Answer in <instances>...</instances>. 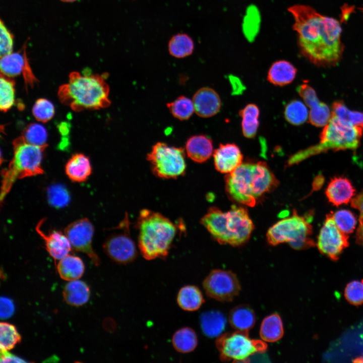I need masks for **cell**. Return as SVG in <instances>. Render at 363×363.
<instances>
[{"instance_id":"6da1fadb","label":"cell","mask_w":363,"mask_h":363,"mask_svg":"<svg viewBox=\"0 0 363 363\" xmlns=\"http://www.w3.org/2000/svg\"><path fill=\"white\" fill-rule=\"evenodd\" d=\"M288 10L294 18L293 28L297 34L302 54L318 66L338 63L344 50L339 22L309 6L295 5Z\"/></svg>"},{"instance_id":"7a4b0ae2","label":"cell","mask_w":363,"mask_h":363,"mask_svg":"<svg viewBox=\"0 0 363 363\" xmlns=\"http://www.w3.org/2000/svg\"><path fill=\"white\" fill-rule=\"evenodd\" d=\"M225 190L234 202L254 206L258 199L274 190L278 180L266 163H245L225 176Z\"/></svg>"},{"instance_id":"3957f363","label":"cell","mask_w":363,"mask_h":363,"mask_svg":"<svg viewBox=\"0 0 363 363\" xmlns=\"http://www.w3.org/2000/svg\"><path fill=\"white\" fill-rule=\"evenodd\" d=\"M67 83L61 85L57 95L60 102L75 111L104 108L110 105L109 87L99 74L71 73Z\"/></svg>"},{"instance_id":"277c9868","label":"cell","mask_w":363,"mask_h":363,"mask_svg":"<svg viewBox=\"0 0 363 363\" xmlns=\"http://www.w3.org/2000/svg\"><path fill=\"white\" fill-rule=\"evenodd\" d=\"M201 223L219 244L232 246L246 243L254 228L247 210L234 205L225 212L217 207H211L201 218Z\"/></svg>"},{"instance_id":"5b68a950","label":"cell","mask_w":363,"mask_h":363,"mask_svg":"<svg viewBox=\"0 0 363 363\" xmlns=\"http://www.w3.org/2000/svg\"><path fill=\"white\" fill-rule=\"evenodd\" d=\"M136 226L143 257L148 260L166 258L177 232L176 225L161 214L145 209L141 210Z\"/></svg>"},{"instance_id":"8992f818","label":"cell","mask_w":363,"mask_h":363,"mask_svg":"<svg viewBox=\"0 0 363 363\" xmlns=\"http://www.w3.org/2000/svg\"><path fill=\"white\" fill-rule=\"evenodd\" d=\"M14 155L7 168L2 171L1 202L4 200L18 179L42 174L43 153L48 145L36 146L27 143L22 136L13 141Z\"/></svg>"},{"instance_id":"52a82bcc","label":"cell","mask_w":363,"mask_h":363,"mask_svg":"<svg viewBox=\"0 0 363 363\" xmlns=\"http://www.w3.org/2000/svg\"><path fill=\"white\" fill-rule=\"evenodd\" d=\"M363 129L332 115L320 135L318 144L299 151L289 160L290 164L329 150L355 149L359 144Z\"/></svg>"},{"instance_id":"ba28073f","label":"cell","mask_w":363,"mask_h":363,"mask_svg":"<svg viewBox=\"0 0 363 363\" xmlns=\"http://www.w3.org/2000/svg\"><path fill=\"white\" fill-rule=\"evenodd\" d=\"M312 227L306 218L293 210L291 216L275 223L268 230L266 237L273 246L287 243L294 249L300 250L313 247Z\"/></svg>"},{"instance_id":"9c48e42d","label":"cell","mask_w":363,"mask_h":363,"mask_svg":"<svg viewBox=\"0 0 363 363\" xmlns=\"http://www.w3.org/2000/svg\"><path fill=\"white\" fill-rule=\"evenodd\" d=\"M216 345L224 361L248 362L250 356L263 352L267 348L263 341L252 339L248 332L237 330L218 336Z\"/></svg>"},{"instance_id":"30bf717a","label":"cell","mask_w":363,"mask_h":363,"mask_svg":"<svg viewBox=\"0 0 363 363\" xmlns=\"http://www.w3.org/2000/svg\"><path fill=\"white\" fill-rule=\"evenodd\" d=\"M147 159L153 173L158 177L175 178L186 172L185 153L183 148L159 142L153 146Z\"/></svg>"},{"instance_id":"8fae6325","label":"cell","mask_w":363,"mask_h":363,"mask_svg":"<svg viewBox=\"0 0 363 363\" xmlns=\"http://www.w3.org/2000/svg\"><path fill=\"white\" fill-rule=\"evenodd\" d=\"M117 232L109 236L105 240L103 248L106 254L113 261L127 264L136 258V245L130 235V221L127 214L115 227Z\"/></svg>"},{"instance_id":"7c38bea8","label":"cell","mask_w":363,"mask_h":363,"mask_svg":"<svg viewBox=\"0 0 363 363\" xmlns=\"http://www.w3.org/2000/svg\"><path fill=\"white\" fill-rule=\"evenodd\" d=\"M208 296L221 301H229L239 292L240 286L235 274L230 271L214 270L203 283Z\"/></svg>"},{"instance_id":"4fadbf2b","label":"cell","mask_w":363,"mask_h":363,"mask_svg":"<svg viewBox=\"0 0 363 363\" xmlns=\"http://www.w3.org/2000/svg\"><path fill=\"white\" fill-rule=\"evenodd\" d=\"M349 245L348 235L336 224L331 212L326 215L317 243L319 251L332 260L338 259L342 251Z\"/></svg>"},{"instance_id":"5bb4252c","label":"cell","mask_w":363,"mask_h":363,"mask_svg":"<svg viewBox=\"0 0 363 363\" xmlns=\"http://www.w3.org/2000/svg\"><path fill=\"white\" fill-rule=\"evenodd\" d=\"M94 227L86 218L78 219L69 224L64 230L72 247L76 251L86 254L96 266L100 263L92 246Z\"/></svg>"},{"instance_id":"9a60e30c","label":"cell","mask_w":363,"mask_h":363,"mask_svg":"<svg viewBox=\"0 0 363 363\" xmlns=\"http://www.w3.org/2000/svg\"><path fill=\"white\" fill-rule=\"evenodd\" d=\"M297 91L305 104L310 108L309 115L310 123L317 127L325 126L332 117L331 111L328 105L320 101L315 90L308 84L299 85Z\"/></svg>"},{"instance_id":"2e32d148","label":"cell","mask_w":363,"mask_h":363,"mask_svg":"<svg viewBox=\"0 0 363 363\" xmlns=\"http://www.w3.org/2000/svg\"><path fill=\"white\" fill-rule=\"evenodd\" d=\"M216 169L223 173H229L241 164L243 156L239 148L234 143L221 144L213 152Z\"/></svg>"},{"instance_id":"e0dca14e","label":"cell","mask_w":363,"mask_h":363,"mask_svg":"<svg viewBox=\"0 0 363 363\" xmlns=\"http://www.w3.org/2000/svg\"><path fill=\"white\" fill-rule=\"evenodd\" d=\"M44 219H41L36 226V231L44 241L45 249L49 254L55 260H60L71 250L72 246L65 235L62 232L53 230L46 234L41 229Z\"/></svg>"},{"instance_id":"ac0fdd59","label":"cell","mask_w":363,"mask_h":363,"mask_svg":"<svg viewBox=\"0 0 363 363\" xmlns=\"http://www.w3.org/2000/svg\"><path fill=\"white\" fill-rule=\"evenodd\" d=\"M193 102L195 112L202 117L215 115L221 106L219 95L214 90L208 87L198 90L193 96Z\"/></svg>"},{"instance_id":"d6986e66","label":"cell","mask_w":363,"mask_h":363,"mask_svg":"<svg viewBox=\"0 0 363 363\" xmlns=\"http://www.w3.org/2000/svg\"><path fill=\"white\" fill-rule=\"evenodd\" d=\"M355 191L353 185L347 178L335 177L329 182L325 194L329 201L338 206L351 201Z\"/></svg>"},{"instance_id":"ffe728a7","label":"cell","mask_w":363,"mask_h":363,"mask_svg":"<svg viewBox=\"0 0 363 363\" xmlns=\"http://www.w3.org/2000/svg\"><path fill=\"white\" fill-rule=\"evenodd\" d=\"M213 150L212 140L203 135L190 137L186 145L187 155L193 161L198 163L207 161L211 156Z\"/></svg>"},{"instance_id":"44dd1931","label":"cell","mask_w":363,"mask_h":363,"mask_svg":"<svg viewBox=\"0 0 363 363\" xmlns=\"http://www.w3.org/2000/svg\"><path fill=\"white\" fill-rule=\"evenodd\" d=\"M65 172L74 182L86 181L92 173L89 158L82 153L73 154L66 164Z\"/></svg>"},{"instance_id":"7402d4cb","label":"cell","mask_w":363,"mask_h":363,"mask_svg":"<svg viewBox=\"0 0 363 363\" xmlns=\"http://www.w3.org/2000/svg\"><path fill=\"white\" fill-rule=\"evenodd\" d=\"M296 72V68L290 62L284 60L276 61L268 71L267 80L273 85L283 86L294 80Z\"/></svg>"},{"instance_id":"603a6c76","label":"cell","mask_w":363,"mask_h":363,"mask_svg":"<svg viewBox=\"0 0 363 363\" xmlns=\"http://www.w3.org/2000/svg\"><path fill=\"white\" fill-rule=\"evenodd\" d=\"M202 330L207 336L211 338L219 336L224 330L226 319L219 311H211L204 313L200 317Z\"/></svg>"},{"instance_id":"cb8c5ba5","label":"cell","mask_w":363,"mask_h":363,"mask_svg":"<svg viewBox=\"0 0 363 363\" xmlns=\"http://www.w3.org/2000/svg\"><path fill=\"white\" fill-rule=\"evenodd\" d=\"M90 291L84 282L75 280L68 283L64 288L63 296L65 301L70 305L81 306L89 300Z\"/></svg>"},{"instance_id":"d4e9b609","label":"cell","mask_w":363,"mask_h":363,"mask_svg":"<svg viewBox=\"0 0 363 363\" xmlns=\"http://www.w3.org/2000/svg\"><path fill=\"white\" fill-rule=\"evenodd\" d=\"M57 270L62 279L71 281L78 280L83 275L85 266L79 257L68 255L59 260Z\"/></svg>"},{"instance_id":"484cf974","label":"cell","mask_w":363,"mask_h":363,"mask_svg":"<svg viewBox=\"0 0 363 363\" xmlns=\"http://www.w3.org/2000/svg\"><path fill=\"white\" fill-rule=\"evenodd\" d=\"M229 320L231 326L236 330L248 332L254 326L256 317L250 307L240 305L231 310Z\"/></svg>"},{"instance_id":"4316f807","label":"cell","mask_w":363,"mask_h":363,"mask_svg":"<svg viewBox=\"0 0 363 363\" xmlns=\"http://www.w3.org/2000/svg\"><path fill=\"white\" fill-rule=\"evenodd\" d=\"M177 302L183 310L195 311L202 306L204 302V298L199 288L194 285H187L178 291Z\"/></svg>"},{"instance_id":"83f0119b","label":"cell","mask_w":363,"mask_h":363,"mask_svg":"<svg viewBox=\"0 0 363 363\" xmlns=\"http://www.w3.org/2000/svg\"><path fill=\"white\" fill-rule=\"evenodd\" d=\"M283 333V323L278 314L270 315L263 320L260 334L263 341L269 342L277 341L282 338Z\"/></svg>"},{"instance_id":"f1b7e54d","label":"cell","mask_w":363,"mask_h":363,"mask_svg":"<svg viewBox=\"0 0 363 363\" xmlns=\"http://www.w3.org/2000/svg\"><path fill=\"white\" fill-rule=\"evenodd\" d=\"M239 114L242 118L243 135L248 138L254 137L259 125L260 110L258 107L255 104H249L240 110Z\"/></svg>"},{"instance_id":"f546056e","label":"cell","mask_w":363,"mask_h":363,"mask_svg":"<svg viewBox=\"0 0 363 363\" xmlns=\"http://www.w3.org/2000/svg\"><path fill=\"white\" fill-rule=\"evenodd\" d=\"M26 52H12L1 56V72L8 77L17 76L23 72L25 63Z\"/></svg>"},{"instance_id":"4dcf8cb0","label":"cell","mask_w":363,"mask_h":363,"mask_svg":"<svg viewBox=\"0 0 363 363\" xmlns=\"http://www.w3.org/2000/svg\"><path fill=\"white\" fill-rule=\"evenodd\" d=\"M174 349L180 353H189L197 347L198 338L195 332L191 328L185 327L175 332L172 338Z\"/></svg>"},{"instance_id":"1f68e13d","label":"cell","mask_w":363,"mask_h":363,"mask_svg":"<svg viewBox=\"0 0 363 363\" xmlns=\"http://www.w3.org/2000/svg\"><path fill=\"white\" fill-rule=\"evenodd\" d=\"M168 49L171 55L177 58H183L192 53L194 43L192 39L187 34H178L170 39Z\"/></svg>"},{"instance_id":"d6a6232c","label":"cell","mask_w":363,"mask_h":363,"mask_svg":"<svg viewBox=\"0 0 363 363\" xmlns=\"http://www.w3.org/2000/svg\"><path fill=\"white\" fill-rule=\"evenodd\" d=\"M284 114L288 123L296 126L304 124L309 115L305 104L298 100H292L286 105Z\"/></svg>"},{"instance_id":"836d02e7","label":"cell","mask_w":363,"mask_h":363,"mask_svg":"<svg viewBox=\"0 0 363 363\" xmlns=\"http://www.w3.org/2000/svg\"><path fill=\"white\" fill-rule=\"evenodd\" d=\"M15 82L11 78L1 74L0 109L7 112L15 102Z\"/></svg>"},{"instance_id":"e575fe53","label":"cell","mask_w":363,"mask_h":363,"mask_svg":"<svg viewBox=\"0 0 363 363\" xmlns=\"http://www.w3.org/2000/svg\"><path fill=\"white\" fill-rule=\"evenodd\" d=\"M167 106L172 115L179 120L188 119L195 111L193 100L184 96L167 103Z\"/></svg>"},{"instance_id":"d590c367","label":"cell","mask_w":363,"mask_h":363,"mask_svg":"<svg viewBox=\"0 0 363 363\" xmlns=\"http://www.w3.org/2000/svg\"><path fill=\"white\" fill-rule=\"evenodd\" d=\"M332 112V115L363 129V112L350 110L342 101L334 102Z\"/></svg>"},{"instance_id":"8d00e7d4","label":"cell","mask_w":363,"mask_h":363,"mask_svg":"<svg viewBox=\"0 0 363 363\" xmlns=\"http://www.w3.org/2000/svg\"><path fill=\"white\" fill-rule=\"evenodd\" d=\"M21 337L16 327L10 323L1 322L0 324L1 350H9L20 342Z\"/></svg>"},{"instance_id":"74e56055","label":"cell","mask_w":363,"mask_h":363,"mask_svg":"<svg viewBox=\"0 0 363 363\" xmlns=\"http://www.w3.org/2000/svg\"><path fill=\"white\" fill-rule=\"evenodd\" d=\"M22 136L30 144L39 146L48 145L46 144L47 131L40 124L33 123L29 125L24 129Z\"/></svg>"},{"instance_id":"f35d334b","label":"cell","mask_w":363,"mask_h":363,"mask_svg":"<svg viewBox=\"0 0 363 363\" xmlns=\"http://www.w3.org/2000/svg\"><path fill=\"white\" fill-rule=\"evenodd\" d=\"M47 198L49 204L56 208L67 206L70 200L68 190L60 184H55L49 187L47 190Z\"/></svg>"},{"instance_id":"ab89813d","label":"cell","mask_w":363,"mask_h":363,"mask_svg":"<svg viewBox=\"0 0 363 363\" xmlns=\"http://www.w3.org/2000/svg\"><path fill=\"white\" fill-rule=\"evenodd\" d=\"M334 220L338 228L348 234L354 231L356 219L354 215L347 210H340L333 213Z\"/></svg>"},{"instance_id":"60d3db41","label":"cell","mask_w":363,"mask_h":363,"mask_svg":"<svg viewBox=\"0 0 363 363\" xmlns=\"http://www.w3.org/2000/svg\"><path fill=\"white\" fill-rule=\"evenodd\" d=\"M32 113L35 119L42 123L50 120L54 114L53 104L44 98L37 100L32 108Z\"/></svg>"},{"instance_id":"b9f144b4","label":"cell","mask_w":363,"mask_h":363,"mask_svg":"<svg viewBox=\"0 0 363 363\" xmlns=\"http://www.w3.org/2000/svg\"><path fill=\"white\" fill-rule=\"evenodd\" d=\"M344 296L347 301L353 305L363 304V279L348 283L345 288Z\"/></svg>"},{"instance_id":"7bdbcfd3","label":"cell","mask_w":363,"mask_h":363,"mask_svg":"<svg viewBox=\"0 0 363 363\" xmlns=\"http://www.w3.org/2000/svg\"><path fill=\"white\" fill-rule=\"evenodd\" d=\"M1 56L12 52L13 48V37L2 21L1 22Z\"/></svg>"},{"instance_id":"ee69618b","label":"cell","mask_w":363,"mask_h":363,"mask_svg":"<svg viewBox=\"0 0 363 363\" xmlns=\"http://www.w3.org/2000/svg\"><path fill=\"white\" fill-rule=\"evenodd\" d=\"M353 207L360 213L359 224L355 235L356 242L358 245H363V192L355 199Z\"/></svg>"},{"instance_id":"f6af8a7d","label":"cell","mask_w":363,"mask_h":363,"mask_svg":"<svg viewBox=\"0 0 363 363\" xmlns=\"http://www.w3.org/2000/svg\"><path fill=\"white\" fill-rule=\"evenodd\" d=\"M254 8H251L249 14L246 17L245 32L248 37L253 38L258 30V13L256 12Z\"/></svg>"},{"instance_id":"bcb514c9","label":"cell","mask_w":363,"mask_h":363,"mask_svg":"<svg viewBox=\"0 0 363 363\" xmlns=\"http://www.w3.org/2000/svg\"><path fill=\"white\" fill-rule=\"evenodd\" d=\"M15 307L11 299L6 297L1 298V318L2 319L11 317L14 314Z\"/></svg>"},{"instance_id":"7dc6e473","label":"cell","mask_w":363,"mask_h":363,"mask_svg":"<svg viewBox=\"0 0 363 363\" xmlns=\"http://www.w3.org/2000/svg\"><path fill=\"white\" fill-rule=\"evenodd\" d=\"M22 73L26 85L28 84L30 86L32 87L34 83L37 81L36 78L32 73L27 55L26 56L25 66Z\"/></svg>"},{"instance_id":"c3c4849f","label":"cell","mask_w":363,"mask_h":363,"mask_svg":"<svg viewBox=\"0 0 363 363\" xmlns=\"http://www.w3.org/2000/svg\"><path fill=\"white\" fill-rule=\"evenodd\" d=\"M1 362H21L25 361L10 353L8 350H1Z\"/></svg>"},{"instance_id":"681fc988","label":"cell","mask_w":363,"mask_h":363,"mask_svg":"<svg viewBox=\"0 0 363 363\" xmlns=\"http://www.w3.org/2000/svg\"><path fill=\"white\" fill-rule=\"evenodd\" d=\"M60 132L63 134L67 133L69 132L68 124L66 123H63L60 124L59 128Z\"/></svg>"},{"instance_id":"f907efd6","label":"cell","mask_w":363,"mask_h":363,"mask_svg":"<svg viewBox=\"0 0 363 363\" xmlns=\"http://www.w3.org/2000/svg\"><path fill=\"white\" fill-rule=\"evenodd\" d=\"M60 1L64 2H72L76 1L77 0H60Z\"/></svg>"},{"instance_id":"816d5d0a","label":"cell","mask_w":363,"mask_h":363,"mask_svg":"<svg viewBox=\"0 0 363 363\" xmlns=\"http://www.w3.org/2000/svg\"><path fill=\"white\" fill-rule=\"evenodd\" d=\"M360 9L361 10V11L363 13V7L362 8H360Z\"/></svg>"}]
</instances>
